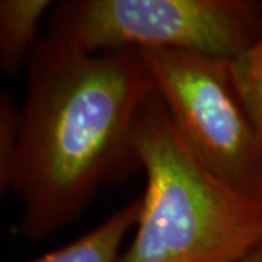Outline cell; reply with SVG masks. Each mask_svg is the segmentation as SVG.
I'll return each instance as SVG.
<instances>
[{
	"instance_id": "1",
	"label": "cell",
	"mask_w": 262,
	"mask_h": 262,
	"mask_svg": "<svg viewBox=\"0 0 262 262\" xmlns=\"http://www.w3.org/2000/svg\"><path fill=\"white\" fill-rule=\"evenodd\" d=\"M153 82L139 50L84 51L39 39L27 63V96L9 175L20 230L42 239L69 225L105 182L140 168L133 128Z\"/></svg>"
},
{
	"instance_id": "7",
	"label": "cell",
	"mask_w": 262,
	"mask_h": 262,
	"mask_svg": "<svg viewBox=\"0 0 262 262\" xmlns=\"http://www.w3.org/2000/svg\"><path fill=\"white\" fill-rule=\"evenodd\" d=\"M234 89L262 147V37L229 60Z\"/></svg>"
},
{
	"instance_id": "5",
	"label": "cell",
	"mask_w": 262,
	"mask_h": 262,
	"mask_svg": "<svg viewBox=\"0 0 262 262\" xmlns=\"http://www.w3.org/2000/svg\"><path fill=\"white\" fill-rule=\"evenodd\" d=\"M53 3L50 0L0 2V69L12 77L28 63L38 44L39 22Z\"/></svg>"
},
{
	"instance_id": "3",
	"label": "cell",
	"mask_w": 262,
	"mask_h": 262,
	"mask_svg": "<svg viewBox=\"0 0 262 262\" xmlns=\"http://www.w3.org/2000/svg\"><path fill=\"white\" fill-rule=\"evenodd\" d=\"M48 35L84 51L182 50L232 60L262 37L261 0H70Z\"/></svg>"
},
{
	"instance_id": "10",
	"label": "cell",
	"mask_w": 262,
	"mask_h": 262,
	"mask_svg": "<svg viewBox=\"0 0 262 262\" xmlns=\"http://www.w3.org/2000/svg\"><path fill=\"white\" fill-rule=\"evenodd\" d=\"M251 196H252L258 204H261L262 206V169L259 177H258V181H256V184H255V187H253V189L251 191Z\"/></svg>"
},
{
	"instance_id": "9",
	"label": "cell",
	"mask_w": 262,
	"mask_h": 262,
	"mask_svg": "<svg viewBox=\"0 0 262 262\" xmlns=\"http://www.w3.org/2000/svg\"><path fill=\"white\" fill-rule=\"evenodd\" d=\"M239 262H262V242L252 248Z\"/></svg>"
},
{
	"instance_id": "4",
	"label": "cell",
	"mask_w": 262,
	"mask_h": 262,
	"mask_svg": "<svg viewBox=\"0 0 262 262\" xmlns=\"http://www.w3.org/2000/svg\"><path fill=\"white\" fill-rule=\"evenodd\" d=\"M177 130L207 168L251 195L262 147L234 89L229 60L182 50H139Z\"/></svg>"
},
{
	"instance_id": "6",
	"label": "cell",
	"mask_w": 262,
	"mask_h": 262,
	"mask_svg": "<svg viewBox=\"0 0 262 262\" xmlns=\"http://www.w3.org/2000/svg\"><path fill=\"white\" fill-rule=\"evenodd\" d=\"M140 211L137 198L75 242L27 262H118L122 239L137 225Z\"/></svg>"
},
{
	"instance_id": "8",
	"label": "cell",
	"mask_w": 262,
	"mask_h": 262,
	"mask_svg": "<svg viewBox=\"0 0 262 262\" xmlns=\"http://www.w3.org/2000/svg\"><path fill=\"white\" fill-rule=\"evenodd\" d=\"M20 128V110L15 106L10 95H0V188L9 175L12 160L16 151Z\"/></svg>"
},
{
	"instance_id": "2",
	"label": "cell",
	"mask_w": 262,
	"mask_h": 262,
	"mask_svg": "<svg viewBox=\"0 0 262 262\" xmlns=\"http://www.w3.org/2000/svg\"><path fill=\"white\" fill-rule=\"evenodd\" d=\"M133 147L147 187L118 262H239L261 244V204L198 159L155 91L137 113Z\"/></svg>"
}]
</instances>
